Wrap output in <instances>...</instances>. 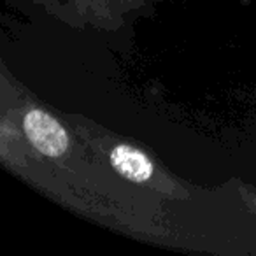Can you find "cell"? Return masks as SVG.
Segmentation results:
<instances>
[{
  "label": "cell",
  "instance_id": "obj_1",
  "mask_svg": "<svg viewBox=\"0 0 256 256\" xmlns=\"http://www.w3.org/2000/svg\"><path fill=\"white\" fill-rule=\"evenodd\" d=\"M23 128L32 146L44 156L56 158L68 150L70 140L67 130L44 110H28L23 118Z\"/></svg>",
  "mask_w": 256,
  "mask_h": 256
},
{
  "label": "cell",
  "instance_id": "obj_2",
  "mask_svg": "<svg viewBox=\"0 0 256 256\" xmlns=\"http://www.w3.org/2000/svg\"><path fill=\"white\" fill-rule=\"evenodd\" d=\"M109 162L118 174L134 182L150 181L154 172L153 162L140 150L128 146V144H118L116 148H112Z\"/></svg>",
  "mask_w": 256,
  "mask_h": 256
}]
</instances>
